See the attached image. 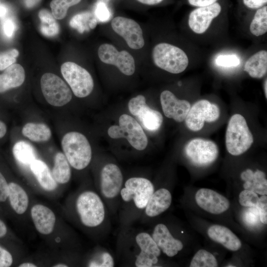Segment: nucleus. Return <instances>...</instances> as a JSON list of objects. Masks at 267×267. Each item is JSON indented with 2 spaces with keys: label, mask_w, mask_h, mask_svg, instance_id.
<instances>
[{
  "label": "nucleus",
  "mask_w": 267,
  "mask_h": 267,
  "mask_svg": "<svg viewBox=\"0 0 267 267\" xmlns=\"http://www.w3.org/2000/svg\"><path fill=\"white\" fill-rule=\"evenodd\" d=\"M75 208L81 223L87 228H96L106 223L105 203L94 191L86 190L80 193L76 200Z\"/></svg>",
  "instance_id": "1"
},
{
  "label": "nucleus",
  "mask_w": 267,
  "mask_h": 267,
  "mask_svg": "<svg viewBox=\"0 0 267 267\" xmlns=\"http://www.w3.org/2000/svg\"><path fill=\"white\" fill-rule=\"evenodd\" d=\"M63 153L71 167L77 170L86 168L92 157L90 145L87 138L77 132H70L62 137Z\"/></svg>",
  "instance_id": "2"
},
{
  "label": "nucleus",
  "mask_w": 267,
  "mask_h": 267,
  "mask_svg": "<svg viewBox=\"0 0 267 267\" xmlns=\"http://www.w3.org/2000/svg\"><path fill=\"white\" fill-rule=\"evenodd\" d=\"M254 142L253 134L245 118L235 114L230 118L225 133V146L233 156L240 155L247 151Z\"/></svg>",
  "instance_id": "3"
},
{
  "label": "nucleus",
  "mask_w": 267,
  "mask_h": 267,
  "mask_svg": "<svg viewBox=\"0 0 267 267\" xmlns=\"http://www.w3.org/2000/svg\"><path fill=\"white\" fill-rule=\"evenodd\" d=\"M154 186L148 179L143 177H132L123 184L120 198L125 205H129L137 212H143L152 194Z\"/></svg>",
  "instance_id": "4"
},
{
  "label": "nucleus",
  "mask_w": 267,
  "mask_h": 267,
  "mask_svg": "<svg viewBox=\"0 0 267 267\" xmlns=\"http://www.w3.org/2000/svg\"><path fill=\"white\" fill-rule=\"evenodd\" d=\"M152 55L156 66L171 73H181L188 65V58L184 51L168 43H162L156 45Z\"/></svg>",
  "instance_id": "5"
},
{
  "label": "nucleus",
  "mask_w": 267,
  "mask_h": 267,
  "mask_svg": "<svg viewBox=\"0 0 267 267\" xmlns=\"http://www.w3.org/2000/svg\"><path fill=\"white\" fill-rule=\"evenodd\" d=\"M119 125H113L108 130L112 138H126L135 149L143 150L148 144L147 137L139 124L132 116L122 114L119 119Z\"/></svg>",
  "instance_id": "6"
},
{
  "label": "nucleus",
  "mask_w": 267,
  "mask_h": 267,
  "mask_svg": "<svg viewBox=\"0 0 267 267\" xmlns=\"http://www.w3.org/2000/svg\"><path fill=\"white\" fill-rule=\"evenodd\" d=\"M61 72L76 96L83 98L91 93L94 87L93 80L86 69L69 61L61 65Z\"/></svg>",
  "instance_id": "7"
},
{
  "label": "nucleus",
  "mask_w": 267,
  "mask_h": 267,
  "mask_svg": "<svg viewBox=\"0 0 267 267\" xmlns=\"http://www.w3.org/2000/svg\"><path fill=\"white\" fill-rule=\"evenodd\" d=\"M41 87L45 99L52 106H63L72 99V93L69 87L54 74L44 73L41 79Z\"/></svg>",
  "instance_id": "8"
},
{
  "label": "nucleus",
  "mask_w": 267,
  "mask_h": 267,
  "mask_svg": "<svg viewBox=\"0 0 267 267\" xmlns=\"http://www.w3.org/2000/svg\"><path fill=\"white\" fill-rule=\"evenodd\" d=\"M187 158L193 165L198 167L208 166L217 159L219 148L213 141L201 138H193L189 141L184 149Z\"/></svg>",
  "instance_id": "9"
},
{
  "label": "nucleus",
  "mask_w": 267,
  "mask_h": 267,
  "mask_svg": "<svg viewBox=\"0 0 267 267\" xmlns=\"http://www.w3.org/2000/svg\"><path fill=\"white\" fill-rule=\"evenodd\" d=\"M123 185V176L119 167L115 164L108 163L101 170L99 190L105 203L110 204L120 198Z\"/></svg>",
  "instance_id": "10"
},
{
  "label": "nucleus",
  "mask_w": 267,
  "mask_h": 267,
  "mask_svg": "<svg viewBox=\"0 0 267 267\" xmlns=\"http://www.w3.org/2000/svg\"><path fill=\"white\" fill-rule=\"evenodd\" d=\"M220 115L218 106L206 99L196 102L190 108L184 120L187 128L190 131L197 132L204 127L205 122H213Z\"/></svg>",
  "instance_id": "11"
},
{
  "label": "nucleus",
  "mask_w": 267,
  "mask_h": 267,
  "mask_svg": "<svg viewBox=\"0 0 267 267\" xmlns=\"http://www.w3.org/2000/svg\"><path fill=\"white\" fill-rule=\"evenodd\" d=\"M138 253L135 255L134 265L136 267H155L159 261L161 251L152 238L146 232H140L134 237Z\"/></svg>",
  "instance_id": "12"
},
{
  "label": "nucleus",
  "mask_w": 267,
  "mask_h": 267,
  "mask_svg": "<svg viewBox=\"0 0 267 267\" xmlns=\"http://www.w3.org/2000/svg\"><path fill=\"white\" fill-rule=\"evenodd\" d=\"M98 55L103 63L115 66L125 75L131 76L134 73V59L126 50L119 51L113 45L105 43L99 47Z\"/></svg>",
  "instance_id": "13"
},
{
  "label": "nucleus",
  "mask_w": 267,
  "mask_h": 267,
  "mask_svg": "<svg viewBox=\"0 0 267 267\" xmlns=\"http://www.w3.org/2000/svg\"><path fill=\"white\" fill-rule=\"evenodd\" d=\"M111 25L114 31L123 38L130 48L139 49L144 45L142 30L134 20L117 16L113 18Z\"/></svg>",
  "instance_id": "14"
},
{
  "label": "nucleus",
  "mask_w": 267,
  "mask_h": 267,
  "mask_svg": "<svg viewBox=\"0 0 267 267\" xmlns=\"http://www.w3.org/2000/svg\"><path fill=\"white\" fill-rule=\"evenodd\" d=\"M195 199L199 207L215 215L224 213L230 207V202L225 197L211 189H199L195 194Z\"/></svg>",
  "instance_id": "15"
},
{
  "label": "nucleus",
  "mask_w": 267,
  "mask_h": 267,
  "mask_svg": "<svg viewBox=\"0 0 267 267\" xmlns=\"http://www.w3.org/2000/svg\"><path fill=\"white\" fill-rule=\"evenodd\" d=\"M221 11V6L218 2L209 5L199 7L192 11L189 16L188 24L195 33L202 34L209 28L212 20Z\"/></svg>",
  "instance_id": "16"
},
{
  "label": "nucleus",
  "mask_w": 267,
  "mask_h": 267,
  "mask_svg": "<svg viewBox=\"0 0 267 267\" xmlns=\"http://www.w3.org/2000/svg\"><path fill=\"white\" fill-rule=\"evenodd\" d=\"M160 102L165 116L178 122L184 121L191 105L183 99H179L171 91L165 90L160 95Z\"/></svg>",
  "instance_id": "17"
},
{
  "label": "nucleus",
  "mask_w": 267,
  "mask_h": 267,
  "mask_svg": "<svg viewBox=\"0 0 267 267\" xmlns=\"http://www.w3.org/2000/svg\"><path fill=\"white\" fill-rule=\"evenodd\" d=\"M151 235L161 252L168 257L175 256L183 249L182 242L175 238L163 223L156 225Z\"/></svg>",
  "instance_id": "18"
},
{
  "label": "nucleus",
  "mask_w": 267,
  "mask_h": 267,
  "mask_svg": "<svg viewBox=\"0 0 267 267\" xmlns=\"http://www.w3.org/2000/svg\"><path fill=\"white\" fill-rule=\"evenodd\" d=\"M31 216L37 230L42 234L48 235L53 230L56 217L48 207L36 204L31 209Z\"/></svg>",
  "instance_id": "19"
},
{
  "label": "nucleus",
  "mask_w": 267,
  "mask_h": 267,
  "mask_svg": "<svg viewBox=\"0 0 267 267\" xmlns=\"http://www.w3.org/2000/svg\"><path fill=\"white\" fill-rule=\"evenodd\" d=\"M172 201L170 191L165 188L154 190L143 213L146 217L154 218L165 212L170 207Z\"/></svg>",
  "instance_id": "20"
},
{
  "label": "nucleus",
  "mask_w": 267,
  "mask_h": 267,
  "mask_svg": "<svg viewBox=\"0 0 267 267\" xmlns=\"http://www.w3.org/2000/svg\"><path fill=\"white\" fill-rule=\"evenodd\" d=\"M209 238L231 251L239 250L242 243L238 237L227 227L219 224L210 226L207 230Z\"/></svg>",
  "instance_id": "21"
},
{
  "label": "nucleus",
  "mask_w": 267,
  "mask_h": 267,
  "mask_svg": "<svg viewBox=\"0 0 267 267\" xmlns=\"http://www.w3.org/2000/svg\"><path fill=\"white\" fill-rule=\"evenodd\" d=\"M25 79L23 67L19 64L14 63L0 74V93L22 85Z\"/></svg>",
  "instance_id": "22"
},
{
  "label": "nucleus",
  "mask_w": 267,
  "mask_h": 267,
  "mask_svg": "<svg viewBox=\"0 0 267 267\" xmlns=\"http://www.w3.org/2000/svg\"><path fill=\"white\" fill-rule=\"evenodd\" d=\"M245 189L250 190L261 195L267 194V180L264 172L259 170L255 172L248 169L240 174Z\"/></svg>",
  "instance_id": "23"
},
{
  "label": "nucleus",
  "mask_w": 267,
  "mask_h": 267,
  "mask_svg": "<svg viewBox=\"0 0 267 267\" xmlns=\"http://www.w3.org/2000/svg\"><path fill=\"white\" fill-rule=\"evenodd\" d=\"M133 115L138 117L144 128L150 131L158 130L163 123V118L161 113L151 109L146 102H143Z\"/></svg>",
  "instance_id": "24"
},
{
  "label": "nucleus",
  "mask_w": 267,
  "mask_h": 267,
  "mask_svg": "<svg viewBox=\"0 0 267 267\" xmlns=\"http://www.w3.org/2000/svg\"><path fill=\"white\" fill-rule=\"evenodd\" d=\"M29 166L39 184L44 189L51 191L56 188L57 183L54 180L52 173L45 162L36 159L30 164Z\"/></svg>",
  "instance_id": "25"
},
{
  "label": "nucleus",
  "mask_w": 267,
  "mask_h": 267,
  "mask_svg": "<svg viewBox=\"0 0 267 267\" xmlns=\"http://www.w3.org/2000/svg\"><path fill=\"white\" fill-rule=\"evenodd\" d=\"M244 70L252 78H263L267 72V50H260L249 57L245 64Z\"/></svg>",
  "instance_id": "26"
},
{
  "label": "nucleus",
  "mask_w": 267,
  "mask_h": 267,
  "mask_svg": "<svg viewBox=\"0 0 267 267\" xmlns=\"http://www.w3.org/2000/svg\"><path fill=\"white\" fill-rule=\"evenodd\" d=\"M8 198L12 208L18 214L22 215L27 210L29 205L28 196L19 184L11 182L8 183Z\"/></svg>",
  "instance_id": "27"
},
{
  "label": "nucleus",
  "mask_w": 267,
  "mask_h": 267,
  "mask_svg": "<svg viewBox=\"0 0 267 267\" xmlns=\"http://www.w3.org/2000/svg\"><path fill=\"white\" fill-rule=\"evenodd\" d=\"M22 134L30 140L36 142L48 140L51 136L49 127L44 123H28L22 129Z\"/></svg>",
  "instance_id": "28"
},
{
  "label": "nucleus",
  "mask_w": 267,
  "mask_h": 267,
  "mask_svg": "<svg viewBox=\"0 0 267 267\" xmlns=\"http://www.w3.org/2000/svg\"><path fill=\"white\" fill-rule=\"evenodd\" d=\"M52 175L57 183L63 184L69 181L71 177L70 165L63 153L59 152L55 154Z\"/></svg>",
  "instance_id": "29"
},
{
  "label": "nucleus",
  "mask_w": 267,
  "mask_h": 267,
  "mask_svg": "<svg viewBox=\"0 0 267 267\" xmlns=\"http://www.w3.org/2000/svg\"><path fill=\"white\" fill-rule=\"evenodd\" d=\"M97 21L93 13L83 11L74 15L70 20L69 24L79 33H83L85 31L95 28Z\"/></svg>",
  "instance_id": "30"
},
{
  "label": "nucleus",
  "mask_w": 267,
  "mask_h": 267,
  "mask_svg": "<svg viewBox=\"0 0 267 267\" xmlns=\"http://www.w3.org/2000/svg\"><path fill=\"white\" fill-rule=\"evenodd\" d=\"M12 152L15 159L21 164L30 165L36 159V151L29 143L25 141H19L15 143Z\"/></svg>",
  "instance_id": "31"
},
{
  "label": "nucleus",
  "mask_w": 267,
  "mask_h": 267,
  "mask_svg": "<svg viewBox=\"0 0 267 267\" xmlns=\"http://www.w3.org/2000/svg\"><path fill=\"white\" fill-rule=\"evenodd\" d=\"M39 17L41 21L40 30L43 35L52 37L58 34L59 26L52 13L43 9L39 11Z\"/></svg>",
  "instance_id": "32"
},
{
  "label": "nucleus",
  "mask_w": 267,
  "mask_h": 267,
  "mask_svg": "<svg viewBox=\"0 0 267 267\" xmlns=\"http://www.w3.org/2000/svg\"><path fill=\"white\" fill-rule=\"evenodd\" d=\"M251 33L256 36H260L267 31V6H264L257 10L250 26Z\"/></svg>",
  "instance_id": "33"
},
{
  "label": "nucleus",
  "mask_w": 267,
  "mask_h": 267,
  "mask_svg": "<svg viewBox=\"0 0 267 267\" xmlns=\"http://www.w3.org/2000/svg\"><path fill=\"white\" fill-rule=\"evenodd\" d=\"M190 267H217L218 266L215 257L204 249L198 250L193 257Z\"/></svg>",
  "instance_id": "34"
},
{
  "label": "nucleus",
  "mask_w": 267,
  "mask_h": 267,
  "mask_svg": "<svg viewBox=\"0 0 267 267\" xmlns=\"http://www.w3.org/2000/svg\"><path fill=\"white\" fill-rule=\"evenodd\" d=\"M81 0H52L50 3L51 13L57 19H63L67 14L68 8L79 3Z\"/></svg>",
  "instance_id": "35"
},
{
  "label": "nucleus",
  "mask_w": 267,
  "mask_h": 267,
  "mask_svg": "<svg viewBox=\"0 0 267 267\" xmlns=\"http://www.w3.org/2000/svg\"><path fill=\"white\" fill-rule=\"evenodd\" d=\"M89 267H113L115 261L112 255L108 251L103 250L99 252L94 259L89 261Z\"/></svg>",
  "instance_id": "36"
},
{
  "label": "nucleus",
  "mask_w": 267,
  "mask_h": 267,
  "mask_svg": "<svg viewBox=\"0 0 267 267\" xmlns=\"http://www.w3.org/2000/svg\"><path fill=\"white\" fill-rule=\"evenodd\" d=\"M259 200L257 194L250 190L245 189L239 195V203L244 207H256Z\"/></svg>",
  "instance_id": "37"
},
{
  "label": "nucleus",
  "mask_w": 267,
  "mask_h": 267,
  "mask_svg": "<svg viewBox=\"0 0 267 267\" xmlns=\"http://www.w3.org/2000/svg\"><path fill=\"white\" fill-rule=\"evenodd\" d=\"M19 55L16 49H11L0 53V70H4L15 63Z\"/></svg>",
  "instance_id": "38"
},
{
  "label": "nucleus",
  "mask_w": 267,
  "mask_h": 267,
  "mask_svg": "<svg viewBox=\"0 0 267 267\" xmlns=\"http://www.w3.org/2000/svg\"><path fill=\"white\" fill-rule=\"evenodd\" d=\"M93 14L98 21L104 22L110 19L111 13L107 3L97 1L95 7Z\"/></svg>",
  "instance_id": "39"
},
{
  "label": "nucleus",
  "mask_w": 267,
  "mask_h": 267,
  "mask_svg": "<svg viewBox=\"0 0 267 267\" xmlns=\"http://www.w3.org/2000/svg\"><path fill=\"white\" fill-rule=\"evenodd\" d=\"M216 64L220 66L231 67L240 64L239 58L235 55H220L216 59Z\"/></svg>",
  "instance_id": "40"
},
{
  "label": "nucleus",
  "mask_w": 267,
  "mask_h": 267,
  "mask_svg": "<svg viewBox=\"0 0 267 267\" xmlns=\"http://www.w3.org/2000/svg\"><path fill=\"white\" fill-rule=\"evenodd\" d=\"M256 208L259 210L260 220L265 224L267 223V195H263L259 198L258 203Z\"/></svg>",
  "instance_id": "41"
},
{
  "label": "nucleus",
  "mask_w": 267,
  "mask_h": 267,
  "mask_svg": "<svg viewBox=\"0 0 267 267\" xmlns=\"http://www.w3.org/2000/svg\"><path fill=\"white\" fill-rule=\"evenodd\" d=\"M17 25L12 18H7L2 23V31L4 35L8 38H12L17 29Z\"/></svg>",
  "instance_id": "42"
},
{
  "label": "nucleus",
  "mask_w": 267,
  "mask_h": 267,
  "mask_svg": "<svg viewBox=\"0 0 267 267\" xmlns=\"http://www.w3.org/2000/svg\"><path fill=\"white\" fill-rule=\"evenodd\" d=\"M13 263L11 254L6 249L0 246V267H8Z\"/></svg>",
  "instance_id": "43"
},
{
  "label": "nucleus",
  "mask_w": 267,
  "mask_h": 267,
  "mask_svg": "<svg viewBox=\"0 0 267 267\" xmlns=\"http://www.w3.org/2000/svg\"><path fill=\"white\" fill-rule=\"evenodd\" d=\"M9 186L5 178L0 172V202H4L8 198Z\"/></svg>",
  "instance_id": "44"
},
{
  "label": "nucleus",
  "mask_w": 267,
  "mask_h": 267,
  "mask_svg": "<svg viewBox=\"0 0 267 267\" xmlns=\"http://www.w3.org/2000/svg\"><path fill=\"white\" fill-rule=\"evenodd\" d=\"M244 4L250 8L261 7L267 2V0H243Z\"/></svg>",
  "instance_id": "45"
},
{
  "label": "nucleus",
  "mask_w": 267,
  "mask_h": 267,
  "mask_svg": "<svg viewBox=\"0 0 267 267\" xmlns=\"http://www.w3.org/2000/svg\"><path fill=\"white\" fill-rule=\"evenodd\" d=\"M218 0H188L190 4L193 6L201 7L211 5Z\"/></svg>",
  "instance_id": "46"
},
{
  "label": "nucleus",
  "mask_w": 267,
  "mask_h": 267,
  "mask_svg": "<svg viewBox=\"0 0 267 267\" xmlns=\"http://www.w3.org/2000/svg\"><path fill=\"white\" fill-rule=\"evenodd\" d=\"M140 3H141L144 4L146 5H154L157 4L161 2H162L163 0H136Z\"/></svg>",
  "instance_id": "47"
},
{
  "label": "nucleus",
  "mask_w": 267,
  "mask_h": 267,
  "mask_svg": "<svg viewBox=\"0 0 267 267\" xmlns=\"http://www.w3.org/2000/svg\"><path fill=\"white\" fill-rule=\"evenodd\" d=\"M41 0H24L25 6L28 8H32L36 5Z\"/></svg>",
  "instance_id": "48"
},
{
  "label": "nucleus",
  "mask_w": 267,
  "mask_h": 267,
  "mask_svg": "<svg viewBox=\"0 0 267 267\" xmlns=\"http://www.w3.org/2000/svg\"><path fill=\"white\" fill-rule=\"evenodd\" d=\"M7 128L6 125L0 120V138L3 137L6 134Z\"/></svg>",
  "instance_id": "49"
},
{
  "label": "nucleus",
  "mask_w": 267,
  "mask_h": 267,
  "mask_svg": "<svg viewBox=\"0 0 267 267\" xmlns=\"http://www.w3.org/2000/svg\"><path fill=\"white\" fill-rule=\"evenodd\" d=\"M7 232V228L4 223L0 220V238L4 236Z\"/></svg>",
  "instance_id": "50"
},
{
  "label": "nucleus",
  "mask_w": 267,
  "mask_h": 267,
  "mask_svg": "<svg viewBox=\"0 0 267 267\" xmlns=\"http://www.w3.org/2000/svg\"><path fill=\"white\" fill-rule=\"evenodd\" d=\"M7 12V9L5 6L0 3V17L4 16Z\"/></svg>",
  "instance_id": "51"
},
{
  "label": "nucleus",
  "mask_w": 267,
  "mask_h": 267,
  "mask_svg": "<svg viewBox=\"0 0 267 267\" xmlns=\"http://www.w3.org/2000/svg\"><path fill=\"white\" fill-rule=\"evenodd\" d=\"M19 267H37L35 264L31 262H26L21 264Z\"/></svg>",
  "instance_id": "52"
},
{
  "label": "nucleus",
  "mask_w": 267,
  "mask_h": 267,
  "mask_svg": "<svg viewBox=\"0 0 267 267\" xmlns=\"http://www.w3.org/2000/svg\"><path fill=\"white\" fill-rule=\"evenodd\" d=\"M267 79H266L265 81V83H264V91H265V94L266 98H267Z\"/></svg>",
  "instance_id": "53"
},
{
  "label": "nucleus",
  "mask_w": 267,
  "mask_h": 267,
  "mask_svg": "<svg viewBox=\"0 0 267 267\" xmlns=\"http://www.w3.org/2000/svg\"><path fill=\"white\" fill-rule=\"evenodd\" d=\"M54 267H67L68 266H67L66 264H57L53 266Z\"/></svg>",
  "instance_id": "54"
},
{
  "label": "nucleus",
  "mask_w": 267,
  "mask_h": 267,
  "mask_svg": "<svg viewBox=\"0 0 267 267\" xmlns=\"http://www.w3.org/2000/svg\"><path fill=\"white\" fill-rule=\"evenodd\" d=\"M109 0H97V1H102V2L107 3V2L109 1Z\"/></svg>",
  "instance_id": "55"
}]
</instances>
